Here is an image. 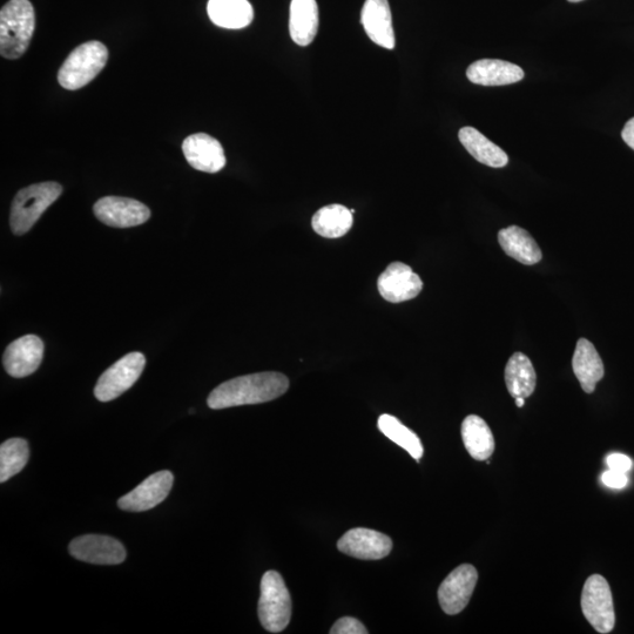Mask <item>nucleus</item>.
<instances>
[{"mask_svg": "<svg viewBox=\"0 0 634 634\" xmlns=\"http://www.w3.org/2000/svg\"><path fill=\"white\" fill-rule=\"evenodd\" d=\"M289 388L287 376L266 372L236 377L221 383L208 396V407L214 410L248 404H260L279 399Z\"/></svg>", "mask_w": 634, "mask_h": 634, "instance_id": "f257e3e1", "label": "nucleus"}, {"mask_svg": "<svg viewBox=\"0 0 634 634\" xmlns=\"http://www.w3.org/2000/svg\"><path fill=\"white\" fill-rule=\"evenodd\" d=\"M36 29L30 0H10L0 11V55L15 60L28 51Z\"/></svg>", "mask_w": 634, "mask_h": 634, "instance_id": "f03ea898", "label": "nucleus"}, {"mask_svg": "<svg viewBox=\"0 0 634 634\" xmlns=\"http://www.w3.org/2000/svg\"><path fill=\"white\" fill-rule=\"evenodd\" d=\"M63 193L58 182L47 181L31 185L19 191L13 199L10 215L12 232L24 235L36 225L47 208L58 200Z\"/></svg>", "mask_w": 634, "mask_h": 634, "instance_id": "7ed1b4c3", "label": "nucleus"}, {"mask_svg": "<svg viewBox=\"0 0 634 634\" xmlns=\"http://www.w3.org/2000/svg\"><path fill=\"white\" fill-rule=\"evenodd\" d=\"M109 50L97 40L84 43L66 58L58 73V82L65 90L76 91L90 84L104 70Z\"/></svg>", "mask_w": 634, "mask_h": 634, "instance_id": "20e7f679", "label": "nucleus"}, {"mask_svg": "<svg viewBox=\"0 0 634 634\" xmlns=\"http://www.w3.org/2000/svg\"><path fill=\"white\" fill-rule=\"evenodd\" d=\"M259 618L265 630L279 633L292 618V598L279 572L268 571L261 580Z\"/></svg>", "mask_w": 634, "mask_h": 634, "instance_id": "39448f33", "label": "nucleus"}, {"mask_svg": "<svg viewBox=\"0 0 634 634\" xmlns=\"http://www.w3.org/2000/svg\"><path fill=\"white\" fill-rule=\"evenodd\" d=\"M580 604L593 629L603 634L613 630L616 624L615 606L610 585L603 576L593 575L586 580Z\"/></svg>", "mask_w": 634, "mask_h": 634, "instance_id": "423d86ee", "label": "nucleus"}, {"mask_svg": "<svg viewBox=\"0 0 634 634\" xmlns=\"http://www.w3.org/2000/svg\"><path fill=\"white\" fill-rule=\"evenodd\" d=\"M146 366L145 356L141 353H130L113 364L100 376L94 395L100 402H110L123 395L139 380Z\"/></svg>", "mask_w": 634, "mask_h": 634, "instance_id": "0eeeda50", "label": "nucleus"}, {"mask_svg": "<svg viewBox=\"0 0 634 634\" xmlns=\"http://www.w3.org/2000/svg\"><path fill=\"white\" fill-rule=\"evenodd\" d=\"M477 580L478 572L475 566L470 564L458 566L444 579L438 589V600L442 610L450 616L461 613L470 602Z\"/></svg>", "mask_w": 634, "mask_h": 634, "instance_id": "6e6552de", "label": "nucleus"}, {"mask_svg": "<svg viewBox=\"0 0 634 634\" xmlns=\"http://www.w3.org/2000/svg\"><path fill=\"white\" fill-rule=\"evenodd\" d=\"M93 212L103 224L116 228H130L145 224L151 211L143 202L121 197H105L96 202Z\"/></svg>", "mask_w": 634, "mask_h": 634, "instance_id": "1a4fd4ad", "label": "nucleus"}, {"mask_svg": "<svg viewBox=\"0 0 634 634\" xmlns=\"http://www.w3.org/2000/svg\"><path fill=\"white\" fill-rule=\"evenodd\" d=\"M174 476L171 471L163 470L153 474L127 494L119 499L121 510L128 512H143L158 507L163 503L172 490Z\"/></svg>", "mask_w": 634, "mask_h": 634, "instance_id": "9d476101", "label": "nucleus"}, {"mask_svg": "<svg viewBox=\"0 0 634 634\" xmlns=\"http://www.w3.org/2000/svg\"><path fill=\"white\" fill-rule=\"evenodd\" d=\"M337 549L362 561H380L393 550V541L379 531L357 528L340 538Z\"/></svg>", "mask_w": 634, "mask_h": 634, "instance_id": "9b49d317", "label": "nucleus"}, {"mask_svg": "<svg viewBox=\"0 0 634 634\" xmlns=\"http://www.w3.org/2000/svg\"><path fill=\"white\" fill-rule=\"evenodd\" d=\"M71 555L78 561L97 565H117L126 559L124 545L109 536L86 535L73 539Z\"/></svg>", "mask_w": 634, "mask_h": 634, "instance_id": "f8f14e48", "label": "nucleus"}, {"mask_svg": "<svg viewBox=\"0 0 634 634\" xmlns=\"http://www.w3.org/2000/svg\"><path fill=\"white\" fill-rule=\"evenodd\" d=\"M377 287L384 300L400 303L415 299L422 292L423 282L406 263L393 262L381 274Z\"/></svg>", "mask_w": 634, "mask_h": 634, "instance_id": "ddd939ff", "label": "nucleus"}, {"mask_svg": "<svg viewBox=\"0 0 634 634\" xmlns=\"http://www.w3.org/2000/svg\"><path fill=\"white\" fill-rule=\"evenodd\" d=\"M44 357V343L36 335H25L6 348L3 364L8 373L16 379L35 373Z\"/></svg>", "mask_w": 634, "mask_h": 634, "instance_id": "4468645a", "label": "nucleus"}, {"mask_svg": "<svg viewBox=\"0 0 634 634\" xmlns=\"http://www.w3.org/2000/svg\"><path fill=\"white\" fill-rule=\"evenodd\" d=\"M187 163L195 170L205 173H218L226 166L224 147L208 134L198 133L187 137L182 143Z\"/></svg>", "mask_w": 634, "mask_h": 634, "instance_id": "2eb2a0df", "label": "nucleus"}, {"mask_svg": "<svg viewBox=\"0 0 634 634\" xmlns=\"http://www.w3.org/2000/svg\"><path fill=\"white\" fill-rule=\"evenodd\" d=\"M362 25L373 43L383 49H395L393 17L388 0H366L362 9Z\"/></svg>", "mask_w": 634, "mask_h": 634, "instance_id": "dca6fc26", "label": "nucleus"}, {"mask_svg": "<svg viewBox=\"0 0 634 634\" xmlns=\"http://www.w3.org/2000/svg\"><path fill=\"white\" fill-rule=\"evenodd\" d=\"M524 76L522 67L499 59L477 60L467 70L470 82L482 86L515 84L521 82Z\"/></svg>", "mask_w": 634, "mask_h": 634, "instance_id": "f3484780", "label": "nucleus"}, {"mask_svg": "<svg viewBox=\"0 0 634 634\" xmlns=\"http://www.w3.org/2000/svg\"><path fill=\"white\" fill-rule=\"evenodd\" d=\"M573 372L586 394H592L604 377V364L595 346L589 340L577 342L572 359Z\"/></svg>", "mask_w": 634, "mask_h": 634, "instance_id": "a211bd4d", "label": "nucleus"}, {"mask_svg": "<svg viewBox=\"0 0 634 634\" xmlns=\"http://www.w3.org/2000/svg\"><path fill=\"white\" fill-rule=\"evenodd\" d=\"M319 30V6L316 0H292L290 4L289 31L294 43L308 46Z\"/></svg>", "mask_w": 634, "mask_h": 634, "instance_id": "6ab92c4d", "label": "nucleus"}, {"mask_svg": "<svg viewBox=\"0 0 634 634\" xmlns=\"http://www.w3.org/2000/svg\"><path fill=\"white\" fill-rule=\"evenodd\" d=\"M209 19L219 28L240 30L253 22L254 10L248 0H209Z\"/></svg>", "mask_w": 634, "mask_h": 634, "instance_id": "aec40b11", "label": "nucleus"}, {"mask_svg": "<svg viewBox=\"0 0 634 634\" xmlns=\"http://www.w3.org/2000/svg\"><path fill=\"white\" fill-rule=\"evenodd\" d=\"M499 245L505 254L526 266L536 265L543 254L537 242L528 231L518 226L502 229L498 233Z\"/></svg>", "mask_w": 634, "mask_h": 634, "instance_id": "412c9836", "label": "nucleus"}, {"mask_svg": "<svg viewBox=\"0 0 634 634\" xmlns=\"http://www.w3.org/2000/svg\"><path fill=\"white\" fill-rule=\"evenodd\" d=\"M460 141L472 157L478 163L487 165L492 168H502L508 165L509 157L501 147L492 143L487 137H484L480 131L474 127H463L458 133Z\"/></svg>", "mask_w": 634, "mask_h": 634, "instance_id": "4be33fe9", "label": "nucleus"}, {"mask_svg": "<svg viewBox=\"0 0 634 634\" xmlns=\"http://www.w3.org/2000/svg\"><path fill=\"white\" fill-rule=\"evenodd\" d=\"M465 449L474 460L487 461L494 454L495 438L488 423L480 416L470 415L462 423Z\"/></svg>", "mask_w": 634, "mask_h": 634, "instance_id": "5701e85b", "label": "nucleus"}, {"mask_svg": "<svg viewBox=\"0 0 634 634\" xmlns=\"http://www.w3.org/2000/svg\"><path fill=\"white\" fill-rule=\"evenodd\" d=\"M537 376L534 366L528 356L522 353H515L505 367V383L509 393L514 399L526 397L534 394L536 389Z\"/></svg>", "mask_w": 634, "mask_h": 634, "instance_id": "b1692460", "label": "nucleus"}, {"mask_svg": "<svg viewBox=\"0 0 634 634\" xmlns=\"http://www.w3.org/2000/svg\"><path fill=\"white\" fill-rule=\"evenodd\" d=\"M353 212L342 205H329L314 214V231L327 239H337L346 235L353 226Z\"/></svg>", "mask_w": 634, "mask_h": 634, "instance_id": "393cba45", "label": "nucleus"}, {"mask_svg": "<svg viewBox=\"0 0 634 634\" xmlns=\"http://www.w3.org/2000/svg\"><path fill=\"white\" fill-rule=\"evenodd\" d=\"M377 426H379L381 433L387 436L391 442L400 445L401 448L408 451L411 457L420 462L424 449L420 437L413 430L404 426L396 417L387 414L379 418Z\"/></svg>", "mask_w": 634, "mask_h": 634, "instance_id": "a878e982", "label": "nucleus"}, {"mask_svg": "<svg viewBox=\"0 0 634 634\" xmlns=\"http://www.w3.org/2000/svg\"><path fill=\"white\" fill-rule=\"evenodd\" d=\"M29 444L23 438H11L0 445V482L19 474L28 464Z\"/></svg>", "mask_w": 634, "mask_h": 634, "instance_id": "bb28decb", "label": "nucleus"}, {"mask_svg": "<svg viewBox=\"0 0 634 634\" xmlns=\"http://www.w3.org/2000/svg\"><path fill=\"white\" fill-rule=\"evenodd\" d=\"M329 632L332 634H367L368 630L360 620L345 617L337 620Z\"/></svg>", "mask_w": 634, "mask_h": 634, "instance_id": "cd10ccee", "label": "nucleus"}, {"mask_svg": "<svg viewBox=\"0 0 634 634\" xmlns=\"http://www.w3.org/2000/svg\"><path fill=\"white\" fill-rule=\"evenodd\" d=\"M602 481L606 487L612 489H623L626 487L627 483H629V478H627L625 472L610 469L604 472Z\"/></svg>", "mask_w": 634, "mask_h": 634, "instance_id": "c85d7f7f", "label": "nucleus"}, {"mask_svg": "<svg viewBox=\"0 0 634 634\" xmlns=\"http://www.w3.org/2000/svg\"><path fill=\"white\" fill-rule=\"evenodd\" d=\"M606 463L610 469L625 472V474L632 468L631 458L623 454L610 455L607 457Z\"/></svg>", "mask_w": 634, "mask_h": 634, "instance_id": "c756f323", "label": "nucleus"}, {"mask_svg": "<svg viewBox=\"0 0 634 634\" xmlns=\"http://www.w3.org/2000/svg\"><path fill=\"white\" fill-rule=\"evenodd\" d=\"M623 140L634 150V118L627 121L622 132Z\"/></svg>", "mask_w": 634, "mask_h": 634, "instance_id": "7c9ffc66", "label": "nucleus"}, {"mask_svg": "<svg viewBox=\"0 0 634 634\" xmlns=\"http://www.w3.org/2000/svg\"><path fill=\"white\" fill-rule=\"evenodd\" d=\"M515 400H516V406L518 408H523L524 407L525 399H523V397H517V399H515Z\"/></svg>", "mask_w": 634, "mask_h": 634, "instance_id": "2f4dec72", "label": "nucleus"}, {"mask_svg": "<svg viewBox=\"0 0 634 634\" xmlns=\"http://www.w3.org/2000/svg\"><path fill=\"white\" fill-rule=\"evenodd\" d=\"M568 2H570V3H579V2H583V0H568Z\"/></svg>", "mask_w": 634, "mask_h": 634, "instance_id": "473e14b6", "label": "nucleus"}]
</instances>
